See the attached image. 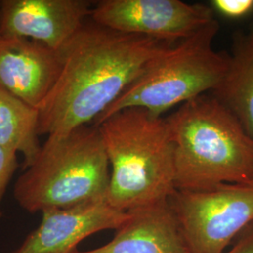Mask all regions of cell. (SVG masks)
I'll return each mask as SVG.
<instances>
[{
  "mask_svg": "<svg viewBox=\"0 0 253 253\" xmlns=\"http://www.w3.org/2000/svg\"><path fill=\"white\" fill-rule=\"evenodd\" d=\"M92 6L86 0H2L0 34L61 52L90 17Z\"/></svg>",
  "mask_w": 253,
  "mask_h": 253,
  "instance_id": "8",
  "label": "cell"
},
{
  "mask_svg": "<svg viewBox=\"0 0 253 253\" xmlns=\"http://www.w3.org/2000/svg\"><path fill=\"white\" fill-rule=\"evenodd\" d=\"M90 17L118 32L169 42L191 36L216 19L211 7L180 0H101Z\"/></svg>",
  "mask_w": 253,
  "mask_h": 253,
  "instance_id": "7",
  "label": "cell"
},
{
  "mask_svg": "<svg viewBox=\"0 0 253 253\" xmlns=\"http://www.w3.org/2000/svg\"><path fill=\"white\" fill-rule=\"evenodd\" d=\"M39 110L0 88V146L22 154L24 169L35 160L41 146Z\"/></svg>",
  "mask_w": 253,
  "mask_h": 253,
  "instance_id": "13",
  "label": "cell"
},
{
  "mask_svg": "<svg viewBox=\"0 0 253 253\" xmlns=\"http://www.w3.org/2000/svg\"><path fill=\"white\" fill-rule=\"evenodd\" d=\"M110 164L99 126H78L48 136L14 186V198L29 213L106 200Z\"/></svg>",
  "mask_w": 253,
  "mask_h": 253,
  "instance_id": "4",
  "label": "cell"
},
{
  "mask_svg": "<svg viewBox=\"0 0 253 253\" xmlns=\"http://www.w3.org/2000/svg\"><path fill=\"white\" fill-rule=\"evenodd\" d=\"M224 253H253V225L246 230L235 244Z\"/></svg>",
  "mask_w": 253,
  "mask_h": 253,
  "instance_id": "16",
  "label": "cell"
},
{
  "mask_svg": "<svg viewBox=\"0 0 253 253\" xmlns=\"http://www.w3.org/2000/svg\"><path fill=\"white\" fill-rule=\"evenodd\" d=\"M210 94L237 118L253 139V32L236 37L226 74Z\"/></svg>",
  "mask_w": 253,
  "mask_h": 253,
  "instance_id": "12",
  "label": "cell"
},
{
  "mask_svg": "<svg viewBox=\"0 0 253 253\" xmlns=\"http://www.w3.org/2000/svg\"><path fill=\"white\" fill-rule=\"evenodd\" d=\"M40 225L27 235L12 253H73L88 236L106 230H117L127 213L113 208L107 200L42 212Z\"/></svg>",
  "mask_w": 253,
  "mask_h": 253,
  "instance_id": "9",
  "label": "cell"
},
{
  "mask_svg": "<svg viewBox=\"0 0 253 253\" xmlns=\"http://www.w3.org/2000/svg\"><path fill=\"white\" fill-rule=\"evenodd\" d=\"M98 126L111 170L109 204L127 212L169 200L175 185L173 144L166 118L131 107Z\"/></svg>",
  "mask_w": 253,
  "mask_h": 253,
  "instance_id": "3",
  "label": "cell"
},
{
  "mask_svg": "<svg viewBox=\"0 0 253 253\" xmlns=\"http://www.w3.org/2000/svg\"><path fill=\"white\" fill-rule=\"evenodd\" d=\"M218 28L215 19L163 51L93 124L99 126L115 113L131 107L162 117L178 104L215 90L224 78L230 61L229 54L217 52L213 47Z\"/></svg>",
  "mask_w": 253,
  "mask_h": 253,
  "instance_id": "5",
  "label": "cell"
},
{
  "mask_svg": "<svg viewBox=\"0 0 253 253\" xmlns=\"http://www.w3.org/2000/svg\"><path fill=\"white\" fill-rule=\"evenodd\" d=\"M210 7L227 18L239 19L253 11V0H213Z\"/></svg>",
  "mask_w": 253,
  "mask_h": 253,
  "instance_id": "14",
  "label": "cell"
},
{
  "mask_svg": "<svg viewBox=\"0 0 253 253\" xmlns=\"http://www.w3.org/2000/svg\"><path fill=\"white\" fill-rule=\"evenodd\" d=\"M166 121L173 144L175 190L253 187V139L213 95L183 103Z\"/></svg>",
  "mask_w": 253,
  "mask_h": 253,
  "instance_id": "2",
  "label": "cell"
},
{
  "mask_svg": "<svg viewBox=\"0 0 253 253\" xmlns=\"http://www.w3.org/2000/svg\"><path fill=\"white\" fill-rule=\"evenodd\" d=\"M168 201L190 253H224L236 236L253 225L251 186L175 190Z\"/></svg>",
  "mask_w": 253,
  "mask_h": 253,
  "instance_id": "6",
  "label": "cell"
},
{
  "mask_svg": "<svg viewBox=\"0 0 253 253\" xmlns=\"http://www.w3.org/2000/svg\"><path fill=\"white\" fill-rule=\"evenodd\" d=\"M18 168L17 153L0 146V206L13 174ZM2 211L0 209V217Z\"/></svg>",
  "mask_w": 253,
  "mask_h": 253,
  "instance_id": "15",
  "label": "cell"
},
{
  "mask_svg": "<svg viewBox=\"0 0 253 253\" xmlns=\"http://www.w3.org/2000/svg\"><path fill=\"white\" fill-rule=\"evenodd\" d=\"M173 43L86 22L60 52L59 76L39 108V135H62L93 124Z\"/></svg>",
  "mask_w": 253,
  "mask_h": 253,
  "instance_id": "1",
  "label": "cell"
},
{
  "mask_svg": "<svg viewBox=\"0 0 253 253\" xmlns=\"http://www.w3.org/2000/svg\"><path fill=\"white\" fill-rule=\"evenodd\" d=\"M126 213L107 244L73 253H190L168 200Z\"/></svg>",
  "mask_w": 253,
  "mask_h": 253,
  "instance_id": "11",
  "label": "cell"
},
{
  "mask_svg": "<svg viewBox=\"0 0 253 253\" xmlns=\"http://www.w3.org/2000/svg\"><path fill=\"white\" fill-rule=\"evenodd\" d=\"M62 55L32 40L0 34V88L38 109L54 87Z\"/></svg>",
  "mask_w": 253,
  "mask_h": 253,
  "instance_id": "10",
  "label": "cell"
}]
</instances>
